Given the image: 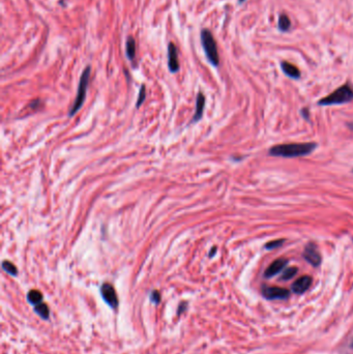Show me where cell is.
Listing matches in <instances>:
<instances>
[{
    "label": "cell",
    "mask_w": 353,
    "mask_h": 354,
    "mask_svg": "<svg viewBox=\"0 0 353 354\" xmlns=\"http://www.w3.org/2000/svg\"><path fill=\"white\" fill-rule=\"evenodd\" d=\"M125 55L129 60H134L136 57V42L133 37H128L125 42Z\"/></svg>",
    "instance_id": "4fadbf2b"
},
{
    "label": "cell",
    "mask_w": 353,
    "mask_h": 354,
    "mask_svg": "<svg viewBox=\"0 0 353 354\" xmlns=\"http://www.w3.org/2000/svg\"><path fill=\"white\" fill-rule=\"evenodd\" d=\"M204 106H205V97L202 92H199L197 94V99H196V109H195V114L193 116V120L192 123H195L197 121H199L202 118L203 115V110H204Z\"/></svg>",
    "instance_id": "8fae6325"
},
{
    "label": "cell",
    "mask_w": 353,
    "mask_h": 354,
    "mask_svg": "<svg viewBox=\"0 0 353 354\" xmlns=\"http://www.w3.org/2000/svg\"><path fill=\"white\" fill-rule=\"evenodd\" d=\"M348 126L350 127V129H352V131H353V122H350V123H348Z\"/></svg>",
    "instance_id": "cb8c5ba5"
},
{
    "label": "cell",
    "mask_w": 353,
    "mask_h": 354,
    "mask_svg": "<svg viewBox=\"0 0 353 354\" xmlns=\"http://www.w3.org/2000/svg\"><path fill=\"white\" fill-rule=\"evenodd\" d=\"M288 262L289 261L285 258L276 259V260L272 264H270L264 271V277L266 279H270V278L277 276L278 274L281 273V271H283L286 268Z\"/></svg>",
    "instance_id": "9c48e42d"
},
{
    "label": "cell",
    "mask_w": 353,
    "mask_h": 354,
    "mask_svg": "<svg viewBox=\"0 0 353 354\" xmlns=\"http://www.w3.org/2000/svg\"><path fill=\"white\" fill-rule=\"evenodd\" d=\"M216 251H217V247H213V249H211L210 254H209V257H210V258H211V257H214V255H215V253H216Z\"/></svg>",
    "instance_id": "603a6c76"
},
{
    "label": "cell",
    "mask_w": 353,
    "mask_h": 354,
    "mask_svg": "<svg viewBox=\"0 0 353 354\" xmlns=\"http://www.w3.org/2000/svg\"><path fill=\"white\" fill-rule=\"evenodd\" d=\"M349 347L353 349V340H351V342H350V343H349Z\"/></svg>",
    "instance_id": "d4e9b609"
},
{
    "label": "cell",
    "mask_w": 353,
    "mask_h": 354,
    "mask_svg": "<svg viewBox=\"0 0 353 354\" xmlns=\"http://www.w3.org/2000/svg\"><path fill=\"white\" fill-rule=\"evenodd\" d=\"M301 115H302V117L304 118V119H309V118H310V114H309V110L307 109V108H303V109H301Z\"/></svg>",
    "instance_id": "7402d4cb"
},
{
    "label": "cell",
    "mask_w": 353,
    "mask_h": 354,
    "mask_svg": "<svg viewBox=\"0 0 353 354\" xmlns=\"http://www.w3.org/2000/svg\"><path fill=\"white\" fill-rule=\"evenodd\" d=\"M27 300L32 305H37L43 302V294L39 290H30L27 294Z\"/></svg>",
    "instance_id": "9a60e30c"
},
{
    "label": "cell",
    "mask_w": 353,
    "mask_h": 354,
    "mask_svg": "<svg viewBox=\"0 0 353 354\" xmlns=\"http://www.w3.org/2000/svg\"><path fill=\"white\" fill-rule=\"evenodd\" d=\"M311 285H312V278L310 276H303L293 283L291 287L292 292L298 295L303 294L309 290Z\"/></svg>",
    "instance_id": "30bf717a"
},
{
    "label": "cell",
    "mask_w": 353,
    "mask_h": 354,
    "mask_svg": "<svg viewBox=\"0 0 353 354\" xmlns=\"http://www.w3.org/2000/svg\"><path fill=\"white\" fill-rule=\"evenodd\" d=\"M281 67H282V70L284 72V74L286 76H288L289 78H292V79H299L300 78V72L295 65H293L287 61H283L281 63Z\"/></svg>",
    "instance_id": "7c38bea8"
},
{
    "label": "cell",
    "mask_w": 353,
    "mask_h": 354,
    "mask_svg": "<svg viewBox=\"0 0 353 354\" xmlns=\"http://www.w3.org/2000/svg\"><path fill=\"white\" fill-rule=\"evenodd\" d=\"M145 98H146V88H145V85H142V86H141V88H140L138 100H137V104H136V107H137V108H139L140 106L143 104V102L145 101Z\"/></svg>",
    "instance_id": "d6986e66"
},
{
    "label": "cell",
    "mask_w": 353,
    "mask_h": 354,
    "mask_svg": "<svg viewBox=\"0 0 353 354\" xmlns=\"http://www.w3.org/2000/svg\"><path fill=\"white\" fill-rule=\"evenodd\" d=\"M2 269L7 273L8 275L13 276V277H17L18 276V269L17 267L9 261H3L2 262Z\"/></svg>",
    "instance_id": "ac0fdd59"
},
{
    "label": "cell",
    "mask_w": 353,
    "mask_h": 354,
    "mask_svg": "<svg viewBox=\"0 0 353 354\" xmlns=\"http://www.w3.org/2000/svg\"><path fill=\"white\" fill-rule=\"evenodd\" d=\"M150 300L154 303H156V304H159L160 301H161V293L159 291H157V290L152 291L151 294H150Z\"/></svg>",
    "instance_id": "44dd1931"
},
{
    "label": "cell",
    "mask_w": 353,
    "mask_h": 354,
    "mask_svg": "<svg viewBox=\"0 0 353 354\" xmlns=\"http://www.w3.org/2000/svg\"><path fill=\"white\" fill-rule=\"evenodd\" d=\"M244 1H245V0H238V3H239V4H241V3H243Z\"/></svg>",
    "instance_id": "484cf974"
},
{
    "label": "cell",
    "mask_w": 353,
    "mask_h": 354,
    "mask_svg": "<svg viewBox=\"0 0 353 354\" xmlns=\"http://www.w3.org/2000/svg\"><path fill=\"white\" fill-rule=\"evenodd\" d=\"M200 39H201V44L207 60L214 66H218L220 64V56L218 52L217 42L213 33L208 29H202L201 33H200Z\"/></svg>",
    "instance_id": "277c9868"
},
{
    "label": "cell",
    "mask_w": 353,
    "mask_h": 354,
    "mask_svg": "<svg viewBox=\"0 0 353 354\" xmlns=\"http://www.w3.org/2000/svg\"><path fill=\"white\" fill-rule=\"evenodd\" d=\"M291 27V21L289 17L285 14H282L279 16V21H278V28L282 32H287Z\"/></svg>",
    "instance_id": "5bb4252c"
},
{
    "label": "cell",
    "mask_w": 353,
    "mask_h": 354,
    "mask_svg": "<svg viewBox=\"0 0 353 354\" xmlns=\"http://www.w3.org/2000/svg\"><path fill=\"white\" fill-rule=\"evenodd\" d=\"M317 148L316 143H287L273 146L268 153L273 157L280 158H298L312 153Z\"/></svg>",
    "instance_id": "6da1fadb"
},
{
    "label": "cell",
    "mask_w": 353,
    "mask_h": 354,
    "mask_svg": "<svg viewBox=\"0 0 353 354\" xmlns=\"http://www.w3.org/2000/svg\"><path fill=\"white\" fill-rule=\"evenodd\" d=\"M168 67L171 73L175 74L179 70V60H178V51L177 47L174 43L168 45Z\"/></svg>",
    "instance_id": "ba28073f"
},
{
    "label": "cell",
    "mask_w": 353,
    "mask_h": 354,
    "mask_svg": "<svg viewBox=\"0 0 353 354\" xmlns=\"http://www.w3.org/2000/svg\"><path fill=\"white\" fill-rule=\"evenodd\" d=\"M302 257L304 258L305 261L309 262L314 267L320 266L321 261H322L321 255L319 253L318 249H317V245L314 242H309L307 245L304 246Z\"/></svg>",
    "instance_id": "8992f818"
},
{
    "label": "cell",
    "mask_w": 353,
    "mask_h": 354,
    "mask_svg": "<svg viewBox=\"0 0 353 354\" xmlns=\"http://www.w3.org/2000/svg\"><path fill=\"white\" fill-rule=\"evenodd\" d=\"M353 101V86L344 84L318 102L319 106H334Z\"/></svg>",
    "instance_id": "7a4b0ae2"
},
{
    "label": "cell",
    "mask_w": 353,
    "mask_h": 354,
    "mask_svg": "<svg viewBox=\"0 0 353 354\" xmlns=\"http://www.w3.org/2000/svg\"><path fill=\"white\" fill-rule=\"evenodd\" d=\"M284 239H277V240H273V241H269L265 244V249L266 250H275L277 249V247H280L282 244L284 243Z\"/></svg>",
    "instance_id": "ffe728a7"
},
{
    "label": "cell",
    "mask_w": 353,
    "mask_h": 354,
    "mask_svg": "<svg viewBox=\"0 0 353 354\" xmlns=\"http://www.w3.org/2000/svg\"><path fill=\"white\" fill-rule=\"evenodd\" d=\"M101 294L103 299L107 302L112 309H116L118 306V297L114 287L109 283H104L101 286Z\"/></svg>",
    "instance_id": "52a82bcc"
},
{
    "label": "cell",
    "mask_w": 353,
    "mask_h": 354,
    "mask_svg": "<svg viewBox=\"0 0 353 354\" xmlns=\"http://www.w3.org/2000/svg\"><path fill=\"white\" fill-rule=\"evenodd\" d=\"M261 293L263 295V297L268 299V300H283L287 299L290 296V291L285 288H280V287H269V286H263Z\"/></svg>",
    "instance_id": "5b68a950"
},
{
    "label": "cell",
    "mask_w": 353,
    "mask_h": 354,
    "mask_svg": "<svg viewBox=\"0 0 353 354\" xmlns=\"http://www.w3.org/2000/svg\"><path fill=\"white\" fill-rule=\"evenodd\" d=\"M298 273V268L295 267V266H292V267H288V268H285L283 270V274H282L280 280L281 281H289L291 279H293L294 277H295Z\"/></svg>",
    "instance_id": "e0dca14e"
},
{
    "label": "cell",
    "mask_w": 353,
    "mask_h": 354,
    "mask_svg": "<svg viewBox=\"0 0 353 354\" xmlns=\"http://www.w3.org/2000/svg\"><path fill=\"white\" fill-rule=\"evenodd\" d=\"M34 312L37 313L41 318H43V319H45V320L49 319L50 311H49V308L47 306L46 303L41 302V303H39L37 305H34Z\"/></svg>",
    "instance_id": "2e32d148"
},
{
    "label": "cell",
    "mask_w": 353,
    "mask_h": 354,
    "mask_svg": "<svg viewBox=\"0 0 353 354\" xmlns=\"http://www.w3.org/2000/svg\"><path fill=\"white\" fill-rule=\"evenodd\" d=\"M90 74H91V67L88 65V66L85 67V69L83 70V73H82V75H81L79 86H78V91H77V96H76V99H75V101L73 103L72 108L69 109V112H68V116L69 117L74 116L81 109V107L83 106V104L85 102L87 88H88L89 80H90Z\"/></svg>",
    "instance_id": "3957f363"
}]
</instances>
